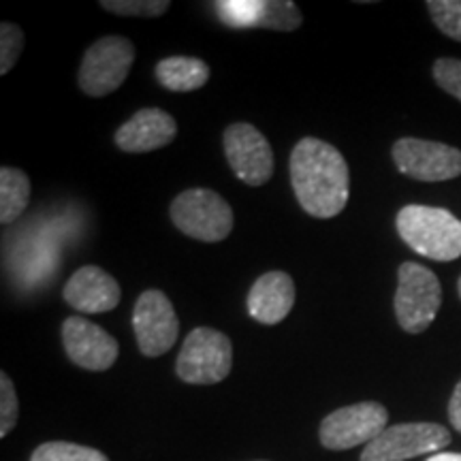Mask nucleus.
<instances>
[{
  "label": "nucleus",
  "mask_w": 461,
  "mask_h": 461,
  "mask_svg": "<svg viewBox=\"0 0 461 461\" xmlns=\"http://www.w3.org/2000/svg\"><path fill=\"white\" fill-rule=\"evenodd\" d=\"M448 419H451L455 431L461 434V380L455 384L451 402H448Z\"/></svg>",
  "instance_id": "393cba45"
},
{
  "label": "nucleus",
  "mask_w": 461,
  "mask_h": 461,
  "mask_svg": "<svg viewBox=\"0 0 461 461\" xmlns=\"http://www.w3.org/2000/svg\"><path fill=\"white\" fill-rule=\"evenodd\" d=\"M216 14L230 28H269L291 32L302 26V11L291 0H218Z\"/></svg>",
  "instance_id": "ddd939ff"
},
{
  "label": "nucleus",
  "mask_w": 461,
  "mask_h": 461,
  "mask_svg": "<svg viewBox=\"0 0 461 461\" xmlns=\"http://www.w3.org/2000/svg\"><path fill=\"white\" fill-rule=\"evenodd\" d=\"M135 60V48L124 37H103L86 50L77 82L88 96L101 99L124 84Z\"/></svg>",
  "instance_id": "423d86ee"
},
{
  "label": "nucleus",
  "mask_w": 461,
  "mask_h": 461,
  "mask_svg": "<svg viewBox=\"0 0 461 461\" xmlns=\"http://www.w3.org/2000/svg\"><path fill=\"white\" fill-rule=\"evenodd\" d=\"M233 367V346L222 331L197 327L184 339L176 363L177 378L186 384L222 383Z\"/></svg>",
  "instance_id": "39448f33"
},
{
  "label": "nucleus",
  "mask_w": 461,
  "mask_h": 461,
  "mask_svg": "<svg viewBox=\"0 0 461 461\" xmlns=\"http://www.w3.org/2000/svg\"><path fill=\"white\" fill-rule=\"evenodd\" d=\"M391 157L397 171L419 182H447L461 176V149L440 141L403 137L393 143Z\"/></svg>",
  "instance_id": "1a4fd4ad"
},
{
  "label": "nucleus",
  "mask_w": 461,
  "mask_h": 461,
  "mask_svg": "<svg viewBox=\"0 0 461 461\" xmlns=\"http://www.w3.org/2000/svg\"><path fill=\"white\" fill-rule=\"evenodd\" d=\"M24 32L20 31V26L9 24V22L0 26V75H7L15 67L17 58L24 50Z\"/></svg>",
  "instance_id": "4be33fe9"
},
{
  "label": "nucleus",
  "mask_w": 461,
  "mask_h": 461,
  "mask_svg": "<svg viewBox=\"0 0 461 461\" xmlns=\"http://www.w3.org/2000/svg\"><path fill=\"white\" fill-rule=\"evenodd\" d=\"M157 79L169 92H194L210 79V67L199 58L171 56L157 65Z\"/></svg>",
  "instance_id": "f3484780"
},
{
  "label": "nucleus",
  "mask_w": 461,
  "mask_h": 461,
  "mask_svg": "<svg viewBox=\"0 0 461 461\" xmlns=\"http://www.w3.org/2000/svg\"><path fill=\"white\" fill-rule=\"evenodd\" d=\"M395 319L406 333H423L434 322L442 305V285L431 269L419 263L397 267Z\"/></svg>",
  "instance_id": "7ed1b4c3"
},
{
  "label": "nucleus",
  "mask_w": 461,
  "mask_h": 461,
  "mask_svg": "<svg viewBox=\"0 0 461 461\" xmlns=\"http://www.w3.org/2000/svg\"><path fill=\"white\" fill-rule=\"evenodd\" d=\"M395 227L400 238L420 257L440 263L461 257V221L448 210L406 205L397 214Z\"/></svg>",
  "instance_id": "f03ea898"
},
{
  "label": "nucleus",
  "mask_w": 461,
  "mask_h": 461,
  "mask_svg": "<svg viewBox=\"0 0 461 461\" xmlns=\"http://www.w3.org/2000/svg\"><path fill=\"white\" fill-rule=\"evenodd\" d=\"M389 412L378 402H361L344 406L322 419L319 438L321 445L330 451H348L372 440L387 429Z\"/></svg>",
  "instance_id": "0eeeda50"
},
{
  "label": "nucleus",
  "mask_w": 461,
  "mask_h": 461,
  "mask_svg": "<svg viewBox=\"0 0 461 461\" xmlns=\"http://www.w3.org/2000/svg\"><path fill=\"white\" fill-rule=\"evenodd\" d=\"M132 330L141 355L160 357L173 348L180 333V322L163 291L149 288L141 293L132 310Z\"/></svg>",
  "instance_id": "9d476101"
},
{
  "label": "nucleus",
  "mask_w": 461,
  "mask_h": 461,
  "mask_svg": "<svg viewBox=\"0 0 461 461\" xmlns=\"http://www.w3.org/2000/svg\"><path fill=\"white\" fill-rule=\"evenodd\" d=\"M62 344L68 359L90 372L109 370L120 355L118 339L84 316H68L62 322Z\"/></svg>",
  "instance_id": "f8f14e48"
},
{
  "label": "nucleus",
  "mask_w": 461,
  "mask_h": 461,
  "mask_svg": "<svg viewBox=\"0 0 461 461\" xmlns=\"http://www.w3.org/2000/svg\"><path fill=\"white\" fill-rule=\"evenodd\" d=\"M425 461H461V453H436Z\"/></svg>",
  "instance_id": "a878e982"
},
{
  "label": "nucleus",
  "mask_w": 461,
  "mask_h": 461,
  "mask_svg": "<svg viewBox=\"0 0 461 461\" xmlns=\"http://www.w3.org/2000/svg\"><path fill=\"white\" fill-rule=\"evenodd\" d=\"M291 184L299 205L314 218H333L350 194L348 165L331 143L305 137L291 152Z\"/></svg>",
  "instance_id": "f257e3e1"
},
{
  "label": "nucleus",
  "mask_w": 461,
  "mask_h": 461,
  "mask_svg": "<svg viewBox=\"0 0 461 461\" xmlns=\"http://www.w3.org/2000/svg\"><path fill=\"white\" fill-rule=\"evenodd\" d=\"M62 297L71 308L82 314H103L112 312L122 299V291L99 265H84L77 269L62 288Z\"/></svg>",
  "instance_id": "4468645a"
},
{
  "label": "nucleus",
  "mask_w": 461,
  "mask_h": 461,
  "mask_svg": "<svg viewBox=\"0 0 461 461\" xmlns=\"http://www.w3.org/2000/svg\"><path fill=\"white\" fill-rule=\"evenodd\" d=\"M31 461H109L105 453L96 451L92 447L75 445V442H43L34 448Z\"/></svg>",
  "instance_id": "6ab92c4d"
},
{
  "label": "nucleus",
  "mask_w": 461,
  "mask_h": 461,
  "mask_svg": "<svg viewBox=\"0 0 461 461\" xmlns=\"http://www.w3.org/2000/svg\"><path fill=\"white\" fill-rule=\"evenodd\" d=\"M177 124L163 109H140L129 122L120 126L113 141L122 152L146 154L160 149L176 140Z\"/></svg>",
  "instance_id": "2eb2a0df"
},
{
  "label": "nucleus",
  "mask_w": 461,
  "mask_h": 461,
  "mask_svg": "<svg viewBox=\"0 0 461 461\" xmlns=\"http://www.w3.org/2000/svg\"><path fill=\"white\" fill-rule=\"evenodd\" d=\"M451 431L438 423L391 425L376 440L366 445L361 461H408L420 455H436L451 445Z\"/></svg>",
  "instance_id": "6e6552de"
},
{
  "label": "nucleus",
  "mask_w": 461,
  "mask_h": 461,
  "mask_svg": "<svg viewBox=\"0 0 461 461\" xmlns=\"http://www.w3.org/2000/svg\"><path fill=\"white\" fill-rule=\"evenodd\" d=\"M425 7L438 31L461 43V0H428Z\"/></svg>",
  "instance_id": "aec40b11"
},
{
  "label": "nucleus",
  "mask_w": 461,
  "mask_h": 461,
  "mask_svg": "<svg viewBox=\"0 0 461 461\" xmlns=\"http://www.w3.org/2000/svg\"><path fill=\"white\" fill-rule=\"evenodd\" d=\"M20 417V402L7 372L0 374V438H7Z\"/></svg>",
  "instance_id": "5701e85b"
},
{
  "label": "nucleus",
  "mask_w": 461,
  "mask_h": 461,
  "mask_svg": "<svg viewBox=\"0 0 461 461\" xmlns=\"http://www.w3.org/2000/svg\"><path fill=\"white\" fill-rule=\"evenodd\" d=\"M28 201H31V180L24 171L15 167L0 169V222H14L20 214H24Z\"/></svg>",
  "instance_id": "a211bd4d"
},
{
  "label": "nucleus",
  "mask_w": 461,
  "mask_h": 461,
  "mask_svg": "<svg viewBox=\"0 0 461 461\" xmlns=\"http://www.w3.org/2000/svg\"><path fill=\"white\" fill-rule=\"evenodd\" d=\"M248 314L263 325H278L295 305V282L286 272H267L252 285Z\"/></svg>",
  "instance_id": "dca6fc26"
},
{
  "label": "nucleus",
  "mask_w": 461,
  "mask_h": 461,
  "mask_svg": "<svg viewBox=\"0 0 461 461\" xmlns=\"http://www.w3.org/2000/svg\"><path fill=\"white\" fill-rule=\"evenodd\" d=\"M224 154L238 180L248 186H263L274 176V152L258 129L248 122L230 124L224 131Z\"/></svg>",
  "instance_id": "9b49d317"
},
{
  "label": "nucleus",
  "mask_w": 461,
  "mask_h": 461,
  "mask_svg": "<svg viewBox=\"0 0 461 461\" xmlns=\"http://www.w3.org/2000/svg\"><path fill=\"white\" fill-rule=\"evenodd\" d=\"M434 79L442 90L461 101V60L457 58H438L434 65Z\"/></svg>",
  "instance_id": "b1692460"
},
{
  "label": "nucleus",
  "mask_w": 461,
  "mask_h": 461,
  "mask_svg": "<svg viewBox=\"0 0 461 461\" xmlns=\"http://www.w3.org/2000/svg\"><path fill=\"white\" fill-rule=\"evenodd\" d=\"M457 291H459V297H461V278H459V282H457Z\"/></svg>",
  "instance_id": "bb28decb"
},
{
  "label": "nucleus",
  "mask_w": 461,
  "mask_h": 461,
  "mask_svg": "<svg viewBox=\"0 0 461 461\" xmlns=\"http://www.w3.org/2000/svg\"><path fill=\"white\" fill-rule=\"evenodd\" d=\"M101 7L113 15L160 17L171 7L169 0H101Z\"/></svg>",
  "instance_id": "412c9836"
},
{
  "label": "nucleus",
  "mask_w": 461,
  "mask_h": 461,
  "mask_svg": "<svg viewBox=\"0 0 461 461\" xmlns=\"http://www.w3.org/2000/svg\"><path fill=\"white\" fill-rule=\"evenodd\" d=\"M169 216L184 235L207 244L227 240L233 230L230 205L207 188H190L177 194L169 207Z\"/></svg>",
  "instance_id": "20e7f679"
}]
</instances>
